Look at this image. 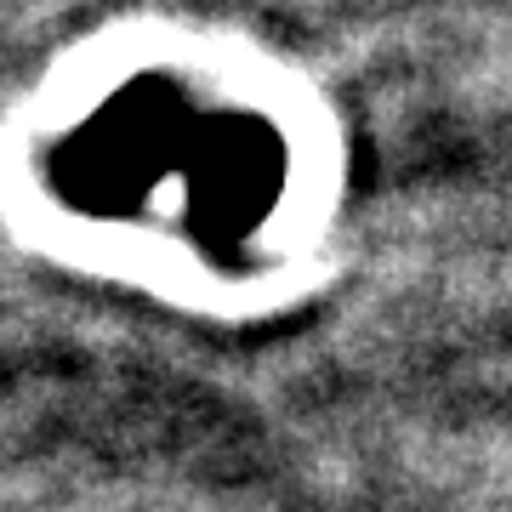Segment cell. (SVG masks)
<instances>
[{
  "label": "cell",
  "instance_id": "obj_1",
  "mask_svg": "<svg viewBox=\"0 0 512 512\" xmlns=\"http://www.w3.org/2000/svg\"><path fill=\"white\" fill-rule=\"evenodd\" d=\"M74 177L69 183L97 205H120L154 194L160 183L188 188L194 211L228 222L234 205L262 194L256 154L228 126H211L200 114L177 109V97L160 92H120L86 131H74Z\"/></svg>",
  "mask_w": 512,
  "mask_h": 512
}]
</instances>
